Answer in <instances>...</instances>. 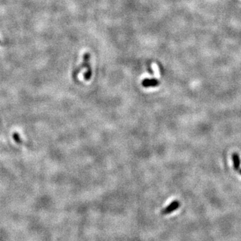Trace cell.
<instances>
[{"label": "cell", "mask_w": 241, "mask_h": 241, "mask_svg": "<svg viewBox=\"0 0 241 241\" xmlns=\"http://www.w3.org/2000/svg\"><path fill=\"white\" fill-rule=\"evenodd\" d=\"M180 206V202L178 200H174L172 203H170L167 207L164 208L161 210V213L163 215L169 214L179 208Z\"/></svg>", "instance_id": "2"}, {"label": "cell", "mask_w": 241, "mask_h": 241, "mask_svg": "<svg viewBox=\"0 0 241 241\" xmlns=\"http://www.w3.org/2000/svg\"><path fill=\"white\" fill-rule=\"evenodd\" d=\"M90 55L89 52H85L84 54V56H83V61L82 62V64L78 66L75 68V70H74L73 72V77L74 78H77V75L78 74L82 68H86V71L84 74V78L85 80L86 81H89L90 78L91 77H92V68H91V66L90 64Z\"/></svg>", "instance_id": "1"}, {"label": "cell", "mask_w": 241, "mask_h": 241, "mask_svg": "<svg viewBox=\"0 0 241 241\" xmlns=\"http://www.w3.org/2000/svg\"><path fill=\"white\" fill-rule=\"evenodd\" d=\"M160 82L156 78H145L141 82V85L145 88L148 87H156L159 86Z\"/></svg>", "instance_id": "3"}, {"label": "cell", "mask_w": 241, "mask_h": 241, "mask_svg": "<svg viewBox=\"0 0 241 241\" xmlns=\"http://www.w3.org/2000/svg\"><path fill=\"white\" fill-rule=\"evenodd\" d=\"M232 162H233V166L235 171H239L240 168V160L239 155L237 153H234L232 156Z\"/></svg>", "instance_id": "4"}, {"label": "cell", "mask_w": 241, "mask_h": 241, "mask_svg": "<svg viewBox=\"0 0 241 241\" xmlns=\"http://www.w3.org/2000/svg\"><path fill=\"white\" fill-rule=\"evenodd\" d=\"M239 173L241 175V169H239Z\"/></svg>", "instance_id": "6"}, {"label": "cell", "mask_w": 241, "mask_h": 241, "mask_svg": "<svg viewBox=\"0 0 241 241\" xmlns=\"http://www.w3.org/2000/svg\"><path fill=\"white\" fill-rule=\"evenodd\" d=\"M13 138H14V139L15 140V141L16 143H20V144L22 143V140H21L20 138V135H19V134H18V133H17V132L14 133V134H13Z\"/></svg>", "instance_id": "5"}]
</instances>
